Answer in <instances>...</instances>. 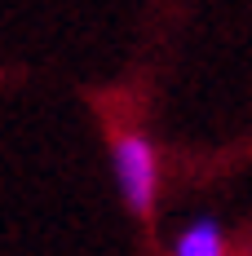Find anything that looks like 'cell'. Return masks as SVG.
Here are the masks:
<instances>
[{
  "label": "cell",
  "instance_id": "cell-1",
  "mask_svg": "<svg viewBox=\"0 0 252 256\" xmlns=\"http://www.w3.org/2000/svg\"><path fill=\"white\" fill-rule=\"evenodd\" d=\"M106 154H111V177H115L120 204L137 221H151L159 208V146L151 142V132L137 124L111 128Z\"/></svg>",
  "mask_w": 252,
  "mask_h": 256
},
{
  "label": "cell",
  "instance_id": "cell-2",
  "mask_svg": "<svg viewBox=\"0 0 252 256\" xmlns=\"http://www.w3.org/2000/svg\"><path fill=\"white\" fill-rule=\"evenodd\" d=\"M168 256H230L226 226H221L212 212H199V216H190V221H186V226L173 234V243H168Z\"/></svg>",
  "mask_w": 252,
  "mask_h": 256
}]
</instances>
